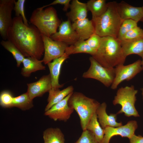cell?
<instances>
[{"instance_id": "7a4b0ae2", "label": "cell", "mask_w": 143, "mask_h": 143, "mask_svg": "<svg viewBox=\"0 0 143 143\" xmlns=\"http://www.w3.org/2000/svg\"><path fill=\"white\" fill-rule=\"evenodd\" d=\"M92 56L102 66L111 68L123 65L126 57L123 53L120 40L110 36L101 37L100 46Z\"/></svg>"}, {"instance_id": "2e32d148", "label": "cell", "mask_w": 143, "mask_h": 143, "mask_svg": "<svg viewBox=\"0 0 143 143\" xmlns=\"http://www.w3.org/2000/svg\"><path fill=\"white\" fill-rule=\"evenodd\" d=\"M72 25L79 40H86L95 33V27L92 20L87 18L76 21L73 22Z\"/></svg>"}, {"instance_id": "d590c367", "label": "cell", "mask_w": 143, "mask_h": 143, "mask_svg": "<svg viewBox=\"0 0 143 143\" xmlns=\"http://www.w3.org/2000/svg\"><path fill=\"white\" fill-rule=\"evenodd\" d=\"M70 0H55L52 2L48 5H44L42 7L38 8L40 10H42L46 7L51 6V5H55L57 4L64 5V7L63 10L64 11H66L68 9L70 8Z\"/></svg>"}, {"instance_id": "484cf974", "label": "cell", "mask_w": 143, "mask_h": 143, "mask_svg": "<svg viewBox=\"0 0 143 143\" xmlns=\"http://www.w3.org/2000/svg\"><path fill=\"white\" fill-rule=\"evenodd\" d=\"M86 3L88 11L91 13L92 19L101 16L108 7V3L105 0H90Z\"/></svg>"}, {"instance_id": "ac0fdd59", "label": "cell", "mask_w": 143, "mask_h": 143, "mask_svg": "<svg viewBox=\"0 0 143 143\" xmlns=\"http://www.w3.org/2000/svg\"><path fill=\"white\" fill-rule=\"evenodd\" d=\"M69 12L66 15L68 20L73 22L87 18L88 11L86 3L78 0H73L70 4Z\"/></svg>"}, {"instance_id": "e575fe53", "label": "cell", "mask_w": 143, "mask_h": 143, "mask_svg": "<svg viewBox=\"0 0 143 143\" xmlns=\"http://www.w3.org/2000/svg\"><path fill=\"white\" fill-rule=\"evenodd\" d=\"M101 38V37L95 33L85 41L91 48L97 51L100 46Z\"/></svg>"}, {"instance_id": "6da1fadb", "label": "cell", "mask_w": 143, "mask_h": 143, "mask_svg": "<svg viewBox=\"0 0 143 143\" xmlns=\"http://www.w3.org/2000/svg\"><path fill=\"white\" fill-rule=\"evenodd\" d=\"M7 40L13 43L25 57L39 60L44 53L41 34L34 25H25L21 16L13 18L12 25L7 32Z\"/></svg>"}, {"instance_id": "9a60e30c", "label": "cell", "mask_w": 143, "mask_h": 143, "mask_svg": "<svg viewBox=\"0 0 143 143\" xmlns=\"http://www.w3.org/2000/svg\"><path fill=\"white\" fill-rule=\"evenodd\" d=\"M69 58V56L65 53L62 56L56 59L52 62L47 64L50 70L52 88L51 91H54L59 89L63 87V84H60L59 83V78L61 68L64 62Z\"/></svg>"}, {"instance_id": "cb8c5ba5", "label": "cell", "mask_w": 143, "mask_h": 143, "mask_svg": "<svg viewBox=\"0 0 143 143\" xmlns=\"http://www.w3.org/2000/svg\"><path fill=\"white\" fill-rule=\"evenodd\" d=\"M96 51L91 48L87 43L85 40H79L74 44L68 46L65 53L69 56L72 54L79 53H85L94 55Z\"/></svg>"}, {"instance_id": "3957f363", "label": "cell", "mask_w": 143, "mask_h": 143, "mask_svg": "<svg viewBox=\"0 0 143 143\" xmlns=\"http://www.w3.org/2000/svg\"><path fill=\"white\" fill-rule=\"evenodd\" d=\"M117 3L114 1L108 3L105 12L100 16L91 20L94 26L95 33L101 37L117 38L119 28L123 21L118 12Z\"/></svg>"}, {"instance_id": "f1b7e54d", "label": "cell", "mask_w": 143, "mask_h": 143, "mask_svg": "<svg viewBox=\"0 0 143 143\" xmlns=\"http://www.w3.org/2000/svg\"><path fill=\"white\" fill-rule=\"evenodd\" d=\"M0 44L4 48L11 53L17 62V66L19 67L25 57L17 47L10 41L2 40Z\"/></svg>"}, {"instance_id": "1f68e13d", "label": "cell", "mask_w": 143, "mask_h": 143, "mask_svg": "<svg viewBox=\"0 0 143 143\" xmlns=\"http://www.w3.org/2000/svg\"><path fill=\"white\" fill-rule=\"evenodd\" d=\"M14 97L9 91L4 90L2 91L0 94L1 106L5 108L12 107Z\"/></svg>"}, {"instance_id": "8d00e7d4", "label": "cell", "mask_w": 143, "mask_h": 143, "mask_svg": "<svg viewBox=\"0 0 143 143\" xmlns=\"http://www.w3.org/2000/svg\"><path fill=\"white\" fill-rule=\"evenodd\" d=\"M129 139L130 143H143V137L140 135L134 134Z\"/></svg>"}, {"instance_id": "d4e9b609", "label": "cell", "mask_w": 143, "mask_h": 143, "mask_svg": "<svg viewBox=\"0 0 143 143\" xmlns=\"http://www.w3.org/2000/svg\"><path fill=\"white\" fill-rule=\"evenodd\" d=\"M43 137L44 143H65L64 135L57 128L46 129L43 132Z\"/></svg>"}, {"instance_id": "9c48e42d", "label": "cell", "mask_w": 143, "mask_h": 143, "mask_svg": "<svg viewBox=\"0 0 143 143\" xmlns=\"http://www.w3.org/2000/svg\"><path fill=\"white\" fill-rule=\"evenodd\" d=\"M15 1L0 0V34L3 40H7V32L12 25V14Z\"/></svg>"}, {"instance_id": "ab89813d", "label": "cell", "mask_w": 143, "mask_h": 143, "mask_svg": "<svg viewBox=\"0 0 143 143\" xmlns=\"http://www.w3.org/2000/svg\"><path fill=\"white\" fill-rule=\"evenodd\" d=\"M141 21L143 22V18L141 20Z\"/></svg>"}, {"instance_id": "e0dca14e", "label": "cell", "mask_w": 143, "mask_h": 143, "mask_svg": "<svg viewBox=\"0 0 143 143\" xmlns=\"http://www.w3.org/2000/svg\"><path fill=\"white\" fill-rule=\"evenodd\" d=\"M106 105L104 102L100 104L96 113L99 119V122L103 129L107 126L117 127L122 125V122H117L116 114H110L108 115L106 113Z\"/></svg>"}, {"instance_id": "4dcf8cb0", "label": "cell", "mask_w": 143, "mask_h": 143, "mask_svg": "<svg viewBox=\"0 0 143 143\" xmlns=\"http://www.w3.org/2000/svg\"><path fill=\"white\" fill-rule=\"evenodd\" d=\"M137 23L131 19L123 20L119 28L117 38L120 39L128 31L137 26Z\"/></svg>"}, {"instance_id": "4fadbf2b", "label": "cell", "mask_w": 143, "mask_h": 143, "mask_svg": "<svg viewBox=\"0 0 143 143\" xmlns=\"http://www.w3.org/2000/svg\"><path fill=\"white\" fill-rule=\"evenodd\" d=\"M27 92L32 100L40 97L47 92H49L52 88L50 74L44 75L38 81L27 83Z\"/></svg>"}, {"instance_id": "f546056e", "label": "cell", "mask_w": 143, "mask_h": 143, "mask_svg": "<svg viewBox=\"0 0 143 143\" xmlns=\"http://www.w3.org/2000/svg\"><path fill=\"white\" fill-rule=\"evenodd\" d=\"M143 38V30L138 26L128 31L119 39L121 41H131Z\"/></svg>"}, {"instance_id": "5b68a950", "label": "cell", "mask_w": 143, "mask_h": 143, "mask_svg": "<svg viewBox=\"0 0 143 143\" xmlns=\"http://www.w3.org/2000/svg\"><path fill=\"white\" fill-rule=\"evenodd\" d=\"M137 92L133 86L122 87L118 90L113 104L114 105H120L121 108L117 114L123 113L127 117L139 116L135 106Z\"/></svg>"}, {"instance_id": "52a82bcc", "label": "cell", "mask_w": 143, "mask_h": 143, "mask_svg": "<svg viewBox=\"0 0 143 143\" xmlns=\"http://www.w3.org/2000/svg\"><path fill=\"white\" fill-rule=\"evenodd\" d=\"M115 77L111 86V88L115 90L124 81H129L133 78L143 69L141 61L138 60L132 64L124 65H121L115 68Z\"/></svg>"}, {"instance_id": "74e56055", "label": "cell", "mask_w": 143, "mask_h": 143, "mask_svg": "<svg viewBox=\"0 0 143 143\" xmlns=\"http://www.w3.org/2000/svg\"><path fill=\"white\" fill-rule=\"evenodd\" d=\"M142 60L141 61V64L142 67L143 69V56L142 57Z\"/></svg>"}, {"instance_id": "d6986e66", "label": "cell", "mask_w": 143, "mask_h": 143, "mask_svg": "<svg viewBox=\"0 0 143 143\" xmlns=\"http://www.w3.org/2000/svg\"><path fill=\"white\" fill-rule=\"evenodd\" d=\"M59 19L55 9L50 7L41 10L37 8L33 12L29 21L33 25L35 23Z\"/></svg>"}, {"instance_id": "836d02e7", "label": "cell", "mask_w": 143, "mask_h": 143, "mask_svg": "<svg viewBox=\"0 0 143 143\" xmlns=\"http://www.w3.org/2000/svg\"><path fill=\"white\" fill-rule=\"evenodd\" d=\"M75 143H99L94 134L87 129L83 131L82 134Z\"/></svg>"}, {"instance_id": "603a6c76", "label": "cell", "mask_w": 143, "mask_h": 143, "mask_svg": "<svg viewBox=\"0 0 143 143\" xmlns=\"http://www.w3.org/2000/svg\"><path fill=\"white\" fill-rule=\"evenodd\" d=\"M61 23L58 19L50 21L37 22L33 25L37 28L42 34L50 37L57 32V29Z\"/></svg>"}, {"instance_id": "30bf717a", "label": "cell", "mask_w": 143, "mask_h": 143, "mask_svg": "<svg viewBox=\"0 0 143 143\" xmlns=\"http://www.w3.org/2000/svg\"><path fill=\"white\" fill-rule=\"evenodd\" d=\"M73 93L45 111L44 115L55 121H66L69 119L74 110L68 104L69 99Z\"/></svg>"}, {"instance_id": "277c9868", "label": "cell", "mask_w": 143, "mask_h": 143, "mask_svg": "<svg viewBox=\"0 0 143 143\" xmlns=\"http://www.w3.org/2000/svg\"><path fill=\"white\" fill-rule=\"evenodd\" d=\"M68 104L78 114L82 128L84 131L86 129L90 119L100 104L81 93L73 92L69 99Z\"/></svg>"}, {"instance_id": "7402d4cb", "label": "cell", "mask_w": 143, "mask_h": 143, "mask_svg": "<svg viewBox=\"0 0 143 143\" xmlns=\"http://www.w3.org/2000/svg\"><path fill=\"white\" fill-rule=\"evenodd\" d=\"M73 90L74 88L72 86H69L61 90L60 89L54 91L50 90L48 92V104L45 108V111L62 100L70 94L73 92Z\"/></svg>"}, {"instance_id": "8992f818", "label": "cell", "mask_w": 143, "mask_h": 143, "mask_svg": "<svg viewBox=\"0 0 143 143\" xmlns=\"http://www.w3.org/2000/svg\"><path fill=\"white\" fill-rule=\"evenodd\" d=\"M89 60L90 66L83 74L82 77L96 79L107 87L111 86L115 77V68L102 66L92 56L90 57Z\"/></svg>"}, {"instance_id": "4316f807", "label": "cell", "mask_w": 143, "mask_h": 143, "mask_svg": "<svg viewBox=\"0 0 143 143\" xmlns=\"http://www.w3.org/2000/svg\"><path fill=\"white\" fill-rule=\"evenodd\" d=\"M97 118L96 113L90 119L86 129L92 132L98 141L99 143H102L104 135V130L100 126Z\"/></svg>"}, {"instance_id": "ba28073f", "label": "cell", "mask_w": 143, "mask_h": 143, "mask_svg": "<svg viewBox=\"0 0 143 143\" xmlns=\"http://www.w3.org/2000/svg\"><path fill=\"white\" fill-rule=\"evenodd\" d=\"M44 44V53L42 60L45 64L62 56L69 46L62 42L52 40L50 37L42 34Z\"/></svg>"}, {"instance_id": "f35d334b", "label": "cell", "mask_w": 143, "mask_h": 143, "mask_svg": "<svg viewBox=\"0 0 143 143\" xmlns=\"http://www.w3.org/2000/svg\"><path fill=\"white\" fill-rule=\"evenodd\" d=\"M142 98L143 99V88L142 89Z\"/></svg>"}, {"instance_id": "d6a6232c", "label": "cell", "mask_w": 143, "mask_h": 143, "mask_svg": "<svg viewBox=\"0 0 143 143\" xmlns=\"http://www.w3.org/2000/svg\"><path fill=\"white\" fill-rule=\"evenodd\" d=\"M25 0H18L15 1L14 10L15 11L16 17L21 16L24 23L26 26L29 25L25 16L24 12V5Z\"/></svg>"}, {"instance_id": "44dd1931", "label": "cell", "mask_w": 143, "mask_h": 143, "mask_svg": "<svg viewBox=\"0 0 143 143\" xmlns=\"http://www.w3.org/2000/svg\"><path fill=\"white\" fill-rule=\"evenodd\" d=\"M43 61L36 58L28 57H25L22 63L23 67L21 74L23 76L28 77L32 73L39 70H45V66L42 64Z\"/></svg>"}, {"instance_id": "5bb4252c", "label": "cell", "mask_w": 143, "mask_h": 143, "mask_svg": "<svg viewBox=\"0 0 143 143\" xmlns=\"http://www.w3.org/2000/svg\"><path fill=\"white\" fill-rule=\"evenodd\" d=\"M118 12L123 20L131 19L138 22L143 18V10L142 7L131 6L122 1L117 3Z\"/></svg>"}, {"instance_id": "8fae6325", "label": "cell", "mask_w": 143, "mask_h": 143, "mask_svg": "<svg viewBox=\"0 0 143 143\" xmlns=\"http://www.w3.org/2000/svg\"><path fill=\"white\" fill-rule=\"evenodd\" d=\"M138 125L135 120H131L125 125L117 127L107 126L105 129L104 135L102 143H109L111 138L113 136L120 135L129 139L135 134Z\"/></svg>"}, {"instance_id": "60d3db41", "label": "cell", "mask_w": 143, "mask_h": 143, "mask_svg": "<svg viewBox=\"0 0 143 143\" xmlns=\"http://www.w3.org/2000/svg\"><path fill=\"white\" fill-rule=\"evenodd\" d=\"M142 9H143V6L142 7Z\"/></svg>"}, {"instance_id": "7c38bea8", "label": "cell", "mask_w": 143, "mask_h": 143, "mask_svg": "<svg viewBox=\"0 0 143 143\" xmlns=\"http://www.w3.org/2000/svg\"><path fill=\"white\" fill-rule=\"evenodd\" d=\"M59 27L58 31L50 37L52 40L62 42L68 46L74 44L79 40L69 20L62 21Z\"/></svg>"}, {"instance_id": "83f0119b", "label": "cell", "mask_w": 143, "mask_h": 143, "mask_svg": "<svg viewBox=\"0 0 143 143\" xmlns=\"http://www.w3.org/2000/svg\"><path fill=\"white\" fill-rule=\"evenodd\" d=\"M33 100L26 92L18 96L14 97L12 107H16L23 110H28L33 106Z\"/></svg>"}, {"instance_id": "ffe728a7", "label": "cell", "mask_w": 143, "mask_h": 143, "mask_svg": "<svg viewBox=\"0 0 143 143\" xmlns=\"http://www.w3.org/2000/svg\"><path fill=\"white\" fill-rule=\"evenodd\" d=\"M120 41L123 53L126 57L135 54L143 56V38L131 41Z\"/></svg>"}]
</instances>
